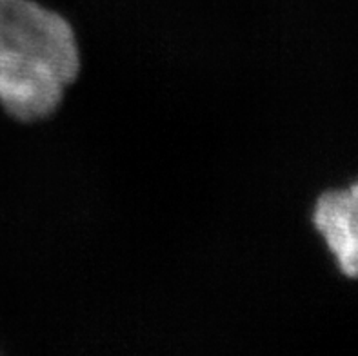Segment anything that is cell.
<instances>
[{
    "label": "cell",
    "instance_id": "obj_1",
    "mask_svg": "<svg viewBox=\"0 0 358 356\" xmlns=\"http://www.w3.org/2000/svg\"><path fill=\"white\" fill-rule=\"evenodd\" d=\"M82 71L75 27L36 0H0V108L24 124L53 117Z\"/></svg>",
    "mask_w": 358,
    "mask_h": 356
},
{
    "label": "cell",
    "instance_id": "obj_2",
    "mask_svg": "<svg viewBox=\"0 0 358 356\" xmlns=\"http://www.w3.org/2000/svg\"><path fill=\"white\" fill-rule=\"evenodd\" d=\"M311 220L338 269L358 278V184L324 193L315 204Z\"/></svg>",
    "mask_w": 358,
    "mask_h": 356
}]
</instances>
